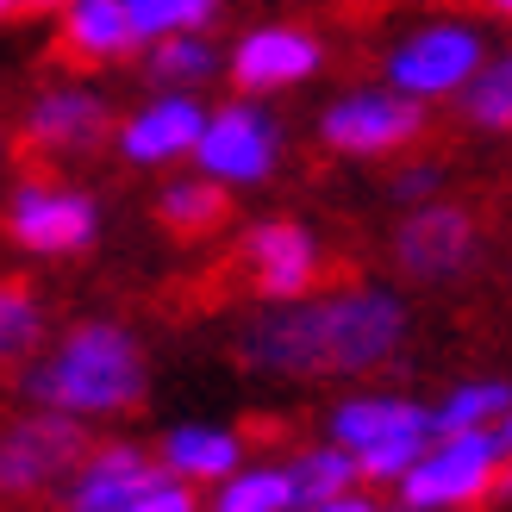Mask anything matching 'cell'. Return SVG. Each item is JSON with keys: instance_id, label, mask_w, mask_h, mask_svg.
Segmentation results:
<instances>
[{"instance_id": "d4e9b609", "label": "cell", "mask_w": 512, "mask_h": 512, "mask_svg": "<svg viewBox=\"0 0 512 512\" xmlns=\"http://www.w3.org/2000/svg\"><path fill=\"white\" fill-rule=\"evenodd\" d=\"M38 331H44V319H38L32 294H19V288L0 294V356H7V363H25V356L38 350Z\"/></svg>"}, {"instance_id": "d6986e66", "label": "cell", "mask_w": 512, "mask_h": 512, "mask_svg": "<svg viewBox=\"0 0 512 512\" xmlns=\"http://www.w3.org/2000/svg\"><path fill=\"white\" fill-rule=\"evenodd\" d=\"M288 475H294V500L300 506H325V500H344L356 481H363V463H356V450L325 438L319 450H300L288 463Z\"/></svg>"}, {"instance_id": "ba28073f", "label": "cell", "mask_w": 512, "mask_h": 512, "mask_svg": "<svg viewBox=\"0 0 512 512\" xmlns=\"http://www.w3.org/2000/svg\"><path fill=\"white\" fill-rule=\"evenodd\" d=\"M244 275H250V294L256 300H300L319 275V244L306 225L294 219H269V225H250L244 232Z\"/></svg>"}, {"instance_id": "1f68e13d", "label": "cell", "mask_w": 512, "mask_h": 512, "mask_svg": "<svg viewBox=\"0 0 512 512\" xmlns=\"http://www.w3.org/2000/svg\"><path fill=\"white\" fill-rule=\"evenodd\" d=\"M506 63H512V57H506Z\"/></svg>"}, {"instance_id": "2e32d148", "label": "cell", "mask_w": 512, "mask_h": 512, "mask_svg": "<svg viewBox=\"0 0 512 512\" xmlns=\"http://www.w3.org/2000/svg\"><path fill=\"white\" fill-rule=\"evenodd\" d=\"M138 44V25L125 0H69L63 19V57L75 63H113Z\"/></svg>"}, {"instance_id": "4316f807", "label": "cell", "mask_w": 512, "mask_h": 512, "mask_svg": "<svg viewBox=\"0 0 512 512\" xmlns=\"http://www.w3.org/2000/svg\"><path fill=\"white\" fill-rule=\"evenodd\" d=\"M438 188V169H406L394 182V200H406V207H425V194Z\"/></svg>"}, {"instance_id": "f546056e", "label": "cell", "mask_w": 512, "mask_h": 512, "mask_svg": "<svg viewBox=\"0 0 512 512\" xmlns=\"http://www.w3.org/2000/svg\"><path fill=\"white\" fill-rule=\"evenodd\" d=\"M500 431H506V450H512V413H506V425H500Z\"/></svg>"}, {"instance_id": "7402d4cb", "label": "cell", "mask_w": 512, "mask_h": 512, "mask_svg": "<svg viewBox=\"0 0 512 512\" xmlns=\"http://www.w3.org/2000/svg\"><path fill=\"white\" fill-rule=\"evenodd\" d=\"M125 7H132L138 38H175V32H200L219 13V0H125Z\"/></svg>"}, {"instance_id": "277c9868", "label": "cell", "mask_w": 512, "mask_h": 512, "mask_svg": "<svg viewBox=\"0 0 512 512\" xmlns=\"http://www.w3.org/2000/svg\"><path fill=\"white\" fill-rule=\"evenodd\" d=\"M82 456H88L82 419L38 406V413L13 419L7 438H0V488L7 494H38L57 475H69V463H82Z\"/></svg>"}, {"instance_id": "8992f818", "label": "cell", "mask_w": 512, "mask_h": 512, "mask_svg": "<svg viewBox=\"0 0 512 512\" xmlns=\"http://www.w3.org/2000/svg\"><path fill=\"white\" fill-rule=\"evenodd\" d=\"M419 132H425V113L413 94H344L319 119V138L331 150H350V157H381V150H400Z\"/></svg>"}, {"instance_id": "8fae6325", "label": "cell", "mask_w": 512, "mask_h": 512, "mask_svg": "<svg viewBox=\"0 0 512 512\" xmlns=\"http://www.w3.org/2000/svg\"><path fill=\"white\" fill-rule=\"evenodd\" d=\"M169 469L150 463V456L138 444H107L94 450L82 469H75L69 494H63V512H125L144 488H157Z\"/></svg>"}, {"instance_id": "83f0119b", "label": "cell", "mask_w": 512, "mask_h": 512, "mask_svg": "<svg viewBox=\"0 0 512 512\" xmlns=\"http://www.w3.org/2000/svg\"><path fill=\"white\" fill-rule=\"evenodd\" d=\"M50 7H69V0H0V13H7V19H38Z\"/></svg>"}, {"instance_id": "f1b7e54d", "label": "cell", "mask_w": 512, "mask_h": 512, "mask_svg": "<svg viewBox=\"0 0 512 512\" xmlns=\"http://www.w3.org/2000/svg\"><path fill=\"white\" fill-rule=\"evenodd\" d=\"M488 7H494V13H506V19H512V0H488Z\"/></svg>"}, {"instance_id": "7a4b0ae2", "label": "cell", "mask_w": 512, "mask_h": 512, "mask_svg": "<svg viewBox=\"0 0 512 512\" xmlns=\"http://www.w3.org/2000/svg\"><path fill=\"white\" fill-rule=\"evenodd\" d=\"M25 400L69 419H113L144 400V350L119 325H75L69 338L25 369Z\"/></svg>"}, {"instance_id": "6da1fadb", "label": "cell", "mask_w": 512, "mask_h": 512, "mask_svg": "<svg viewBox=\"0 0 512 512\" xmlns=\"http://www.w3.org/2000/svg\"><path fill=\"white\" fill-rule=\"evenodd\" d=\"M406 344V306L388 288H344L325 300H281L238 331V356L263 375H369Z\"/></svg>"}, {"instance_id": "e0dca14e", "label": "cell", "mask_w": 512, "mask_h": 512, "mask_svg": "<svg viewBox=\"0 0 512 512\" xmlns=\"http://www.w3.org/2000/svg\"><path fill=\"white\" fill-rule=\"evenodd\" d=\"M244 463V444L232 431H207V425H175L163 438V469L182 475V481H225L238 475Z\"/></svg>"}, {"instance_id": "cb8c5ba5", "label": "cell", "mask_w": 512, "mask_h": 512, "mask_svg": "<svg viewBox=\"0 0 512 512\" xmlns=\"http://www.w3.org/2000/svg\"><path fill=\"white\" fill-rule=\"evenodd\" d=\"M463 113L475 125H488V132H512V63H494L475 75L463 94Z\"/></svg>"}, {"instance_id": "4fadbf2b", "label": "cell", "mask_w": 512, "mask_h": 512, "mask_svg": "<svg viewBox=\"0 0 512 512\" xmlns=\"http://www.w3.org/2000/svg\"><path fill=\"white\" fill-rule=\"evenodd\" d=\"M319 69V44L294 32V25H263L232 50V82L244 94H275V88H294Z\"/></svg>"}, {"instance_id": "5b68a950", "label": "cell", "mask_w": 512, "mask_h": 512, "mask_svg": "<svg viewBox=\"0 0 512 512\" xmlns=\"http://www.w3.org/2000/svg\"><path fill=\"white\" fill-rule=\"evenodd\" d=\"M7 238L32 256H69L94 238V200L75 194V188L25 182L7 200Z\"/></svg>"}, {"instance_id": "7c38bea8", "label": "cell", "mask_w": 512, "mask_h": 512, "mask_svg": "<svg viewBox=\"0 0 512 512\" xmlns=\"http://www.w3.org/2000/svg\"><path fill=\"white\" fill-rule=\"evenodd\" d=\"M25 150H44V157H82L107 138V107L82 88H50L25 107V125H19Z\"/></svg>"}, {"instance_id": "484cf974", "label": "cell", "mask_w": 512, "mask_h": 512, "mask_svg": "<svg viewBox=\"0 0 512 512\" xmlns=\"http://www.w3.org/2000/svg\"><path fill=\"white\" fill-rule=\"evenodd\" d=\"M125 512H194V494H188V481H182V475H163L157 488H144Z\"/></svg>"}, {"instance_id": "5bb4252c", "label": "cell", "mask_w": 512, "mask_h": 512, "mask_svg": "<svg viewBox=\"0 0 512 512\" xmlns=\"http://www.w3.org/2000/svg\"><path fill=\"white\" fill-rule=\"evenodd\" d=\"M200 138H207V113H200L188 94H163V100H150L132 125H119V150L144 169L188 157V150H200Z\"/></svg>"}, {"instance_id": "ac0fdd59", "label": "cell", "mask_w": 512, "mask_h": 512, "mask_svg": "<svg viewBox=\"0 0 512 512\" xmlns=\"http://www.w3.org/2000/svg\"><path fill=\"white\" fill-rule=\"evenodd\" d=\"M225 213H232V200H225V182H213V175L169 182V188L157 194V219L169 225V232H182V238H207V232H219Z\"/></svg>"}, {"instance_id": "44dd1931", "label": "cell", "mask_w": 512, "mask_h": 512, "mask_svg": "<svg viewBox=\"0 0 512 512\" xmlns=\"http://www.w3.org/2000/svg\"><path fill=\"white\" fill-rule=\"evenodd\" d=\"M494 413H512V381H469V388L444 394L431 406V438H450V431H475Z\"/></svg>"}, {"instance_id": "4dcf8cb0", "label": "cell", "mask_w": 512, "mask_h": 512, "mask_svg": "<svg viewBox=\"0 0 512 512\" xmlns=\"http://www.w3.org/2000/svg\"><path fill=\"white\" fill-rule=\"evenodd\" d=\"M363 512H381V506H363Z\"/></svg>"}, {"instance_id": "603a6c76", "label": "cell", "mask_w": 512, "mask_h": 512, "mask_svg": "<svg viewBox=\"0 0 512 512\" xmlns=\"http://www.w3.org/2000/svg\"><path fill=\"white\" fill-rule=\"evenodd\" d=\"M150 75H157L163 88H188V82H200V75H213V50L200 38H188V32L157 38V50H150Z\"/></svg>"}, {"instance_id": "52a82bcc", "label": "cell", "mask_w": 512, "mask_h": 512, "mask_svg": "<svg viewBox=\"0 0 512 512\" xmlns=\"http://www.w3.org/2000/svg\"><path fill=\"white\" fill-rule=\"evenodd\" d=\"M469 256H475V219L463 207H444V200L413 207L394 232V263L413 281H450L456 269H469Z\"/></svg>"}, {"instance_id": "ffe728a7", "label": "cell", "mask_w": 512, "mask_h": 512, "mask_svg": "<svg viewBox=\"0 0 512 512\" xmlns=\"http://www.w3.org/2000/svg\"><path fill=\"white\" fill-rule=\"evenodd\" d=\"M213 512H300L294 500V475L288 469H238V475H225L213 481Z\"/></svg>"}, {"instance_id": "3957f363", "label": "cell", "mask_w": 512, "mask_h": 512, "mask_svg": "<svg viewBox=\"0 0 512 512\" xmlns=\"http://www.w3.org/2000/svg\"><path fill=\"white\" fill-rule=\"evenodd\" d=\"M500 456H506V431H450L431 438L419 456V469L400 481V512H444V506H475L500 488Z\"/></svg>"}, {"instance_id": "9c48e42d", "label": "cell", "mask_w": 512, "mask_h": 512, "mask_svg": "<svg viewBox=\"0 0 512 512\" xmlns=\"http://www.w3.org/2000/svg\"><path fill=\"white\" fill-rule=\"evenodd\" d=\"M475 69H481V38L463 32V25H431V32L406 38L394 57H388L394 88L413 94V100L463 88V82H475Z\"/></svg>"}, {"instance_id": "9a60e30c", "label": "cell", "mask_w": 512, "mask_h": 512, "mask_svg": "<svg viewBox=\"0 0 512 512\" xmlns=\"http://www.w3.org/2000/svg\"><path fill=\"white\" fill-rule=\"evenodd\" d=\"M406 431H431V406L400 400V394H350L325 413V438L356 456L381 438H406Z\"/></svg>"}, {"instance_id": "30bf717a", "label": "cell", "mask_w": 512, "mask_h": 512, "mask_svg": "<svg viewBox=\"0 0 512 512\" xmlns=\"http://www.w3.org/2000/svg\"><path fill=\"white\" fill-rule=\"evenodd\" d=\"M194 157L200 175H213V182H263L275 169V125L256 107H219Z\"/></svg>"}]
</instances>
